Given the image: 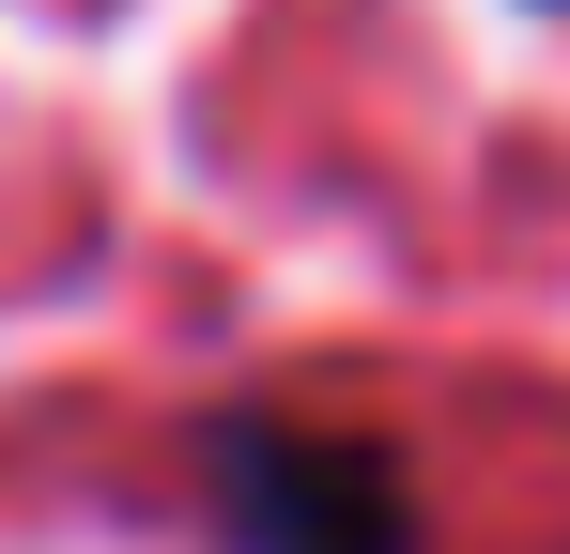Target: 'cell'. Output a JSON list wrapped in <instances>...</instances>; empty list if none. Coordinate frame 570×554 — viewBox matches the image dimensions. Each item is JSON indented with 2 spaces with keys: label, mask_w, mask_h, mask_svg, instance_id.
<instances>
[{
  "label": "cell",
  "mask_w": 570,
  "mask_h": 554,
  "mask_svg": "<svg viewBox=\"0 0 570 554\" xmlns=\"http://www.w3.org/2000/svg\"><path fill=\"white\" fill-rule=\"evenodd\" d=\"M200 477L232 554H416V477L340 416H216Z\"/></svg>",
  "instance_id": "obj_1"
}]
</instances>
